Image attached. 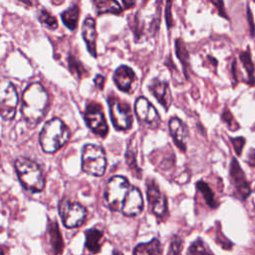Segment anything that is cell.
<instances>
[{"instance_id": "6da1fadb", "label": "cell", "mask_w": 255, "mask_h": 255, "mask_svg": "<svg viewBox=\"0 0 255 255\" xmlns=\"http://www.w3.org/2000/svg\"><path fill=\"white\" fill-rule=\"evenodd\" d=\"M49 97L40 83H32L27 86L22 95L21 113L29 126L39 124L47 111Z\"/></svg>"}, {"instance_id": "7a4b0ae2", "label": "cell", "mask_w": 255, "mask_h": 255, "mask_svg": "<svg viewBox=\"0 0 255 255\" xmlns=\"http://www.w3.org/2000/svg\"><path fill=\"white\" fill-rule=\"evenodd\" d=\"M70 137V131L67 126L58 118L48 121L39 135V141L45 152L53 153L61 148Z\"/></svg>"}, {"instance_id": "3957f363", "label": "cell", "mask_w": 255, "mask_h": 255, "mask_svg": "<svg viewBox=\"0 0 255 255\" xmlns=\"http://www.w3.org/2000/svg\"><path fill=\"white\" fill-rule=\"evenodd\" d=\"M14 167L22 186L31 192H40L44 189L45 179L39 165L24 156L15 159Z\"/></svg>"}, {"instance_id": "277c9868", "label": "cell", "mask_w": 255, "mask_h": 255, "mask_svg": "<svg viewBox=\"0 0 255 255\" xmlns=\"http://www.w3.org/2000/svg\"><path fill=\"white\" fill-rule=\"evenodd\" d=\"M130 185L128 180L122 175H115L111 177L104 190V197L107 205L113 211L122 210L123 203L128 192Z\"/></svg>"}, {"instance_id": "5b68a950", "label": "cell", "mask_w": 255, "mask_h": 255, "mask_svg": "<svg viewBox=\"0 0 255 255\" xmlns=\"http://www.w3.org/2000/svg\"><path fill=\"white\" fill-rule=\"evenodd\" d=\"M107 167V158L103 148L97 144H85L82 149V169L91 175L102 176Z\"/></svg>"}, {"instance_id": "8992f818", "label": "cell", "mask_w": 255, "mask_h": 255, "mask_svg": "<svg viewBox=\"0 0 255 255\" xmlns=\"http://www.w3.org/2000/svg\"><path fill=\"white\" fill-rule=\"evenodd\" d=\"M112 123L118 130H128L132 125V114L129 105L115 96L108 98Z\"/></svg>"}, {"instance_id": "52a82bcc", "label": "cell", "mask_w": 255, "mask_h": 255, "mask_svg": "<svg viewBox=\"0 0 255 255\" xmlns=\"http://www.w3.org/2000/svg\"><path fill=\"white\" fill-rule=\"evenodd\" d=\"M58 208L63 224L67 228L79 227L86 220L87 209L78 202H72L65 198L60 201Z\"/></svg>"}, {"instance_id": "ba28073f", "label": "cell", "mask_w": 255, "mask_h": 255, "mask_svg": "<svg viewBox=\"0 0 255 255\" xmlns=\"http://www.w3.org/2000/svg\"><path fill=\"white\" fill-rule=\"evenodd\" d=\"M84 119L87 126L94 133L101 137H105L107 135L109 127L100 104L90 102L86 107Z\"/></svg>"}, {"instance_id": "9c48e42d", "label": "cell", "mask_w": 255, "mask_h": 255, "mask_svg": "<svg viewBox=\"0 0 255 255\" xmlns=\"http://www.w3.org/2000/svg\"><path fill=\"white\" fill-rule=\"evenodd\" d=\"M18 104V95L13 84L6 83L2 85L0 96V114L3 120H12L16 113Z\"/></svg>"}, {"instance_id": "30bf717a", "label": "cell", "mask_w": 255, "mask_h": 255, "mask_svg": "<svg viewBox=\"0 0 255 255\" xmlns=\"http://www.w3.org/2000/svg\"><path fill=\"white\" fill-rule=\"evenodd\" d=\"M134 112L140 124L150 128H156L159 126L160 119L155 108L143 97L137 98L134 103Z\"/></svg>"}, {"instance_id": "8fae6325", "label": "cell", "mask_w": 255, "mask_h": 255, "mask_svg": "<svg viewBox=\"0 0 255 255\" xmlns=\"http://www.w3.org/2000/svg\"><path fill=\"white\" fill-rule=\"evenodd\" d=\"M146 195L153 214L158 218L165 217L167 213V201L153 178L146 180Z\"/></svg>"}, {"instance_id": "7c38bea8", "label": "cell", "mask_w": 255, "mask_h": 255, "mask_svg": "<svg viewBox=\"0 0 255 255\" xmlns=\"http://www.w3.org/2000/svg\"><path fill=\"white\" fill-rule=\"evenodd\" d=\"M230 177H231V181L234 185V188L236 190L237 196L242 200H245L246 198H248L249 195L251 194V186L246 179L244 171L240 167V165L235 157H233L231 159Z\"/></svg>"}, {"instance_id": "4fadbf2b", "label": "cell", "mask_w": 255, "mask_h": 255, "mask_svg": "<svg viewBox=\"0 0 255 255\" xmlns=\"http://www.w3.org/2000/svg\"><path fill=\"white\" fill-rule=\"evenodd\" d=\"M142 207L143 200L140 190L137 187L130 185L121 211L126 216H135L142 211Z\"/></svg>"}, {"instance_id": "5bb4252c", "label": "cell", "mask_w": 255, "mask_h": 255, "mask_svg": "<svg viewBox=\"0 0 255 255\" xmlns=\"http://www.w3.org/2000/svg\"><path fill=\"white\" fill-rule=\"evenodd\" d=\"M168 126H169L170 134L173 138L174 143L177 145V147L180 150L185 151L187 137H188V129L186 125L180 119L173 117L169 120Z\"/></svg>"}, {"instance_id": "9a60e30c", "label": "cell", "mask_w": 255, "mask_h": 255, "mask_svg": "<svg viewBox=\"0 0 255 255\" xmlns=\"http://www.w3.org/2000/svg\"><path fill=\"white\" fill-rule=\"evenodd\" d=\"M136 77L131 68L128 66H120L114 73V82L116 86L125 93H129Z\"/></svg>"}, {"instance_id": "2e32d148", "label": "cell", "mask_w": 255, "mask_h": 255, "mask_svg": "<svg viewBox=\"0 0 255 255\" xmlns=\"http://www.w3.org/2000/svg\"><path fill=\"white\" fill-rule=\"evenodd\" d=\"M149 91L157 102L164 108V110H168L171 104V93L168 84L166 82L154 79L149 86Z\"/></svg>"}, {"instance_id": "e0dca14e", "label": "cell", "mask_w": 255, "mask_h": 255, "mask_svg": "<svg viewBox=\"0 0 255 255\" xmlns=\"http://www.w3.org/2000/svg\"><path fill=\"white\" fill-rule=\"evenodd\" d=\"M82 36L87 45L89 53L93 57H97L96 41H97V31H96V22L93 18L88 17L85 19L82 26Z\"/></svg>"}, {"instance_id": "ac0fdd59", "label": "cell", "mask_w": 255, "mask_h": 255, "mask_svg": "<svg viewBox=\"0 0 255 255\" xmlns=\"http://www.w3.org/2000/svg\"><path fill=\"white\" fill-rule=\"evenodd\" d=\"M162 245L157 238L146 243H139L133 248L132 255H162Z\"/></svg>"}, {"instance_id": "d6986e66", "label": "cell", "mask_w": 255, "mask_h": 255, "mask_svg": "<svg viewBox=\"0 0 255 255\" xmlns=\"http://www.w3.org/2000/svg\"><path fill=\"white\" fill-rule=\"evenodd\" d=\"M86 234V241L85 246L86 248L93 254L100 252L102 247V239H103V232L97 228L89 229L85 232Z\"/></svg>"}, {"instance_id": "ffe728a7", "label": "cell", "mask_w": 255, "mask_h": 255, "mask_svg": "<svg viewBox=\"0 0 255 255\" xmlns=\"http://www.w3.org/2000/svg\"><path fill=\"white\" fill-rule=\"evenodd\" d=\"M79 16H80V9L78 5H73L66 11L62 13V21L65 24V26L70 30H75L78 26L79 22Z\"/></svg>"}, {"instance_id": "44dd1931", "label": "cell", "mask_w": 255, "mask_h": 255, "mask_svg": "<svg viewBox=\"0 0 255 255\" xmlns=\"http://www.w3.org/2000/svg\"><path fill=\"white\" fill-rule=\"evenodd\" d=\"M240 61L246 71L247 74V80L246 83L250 86H254L255 85V76H254V72H255V67L253 64V61L251 59V55L249 53L248 50L243 51L240 53Z\"/></svg>"}, {"instance_id": "7402d4cb", "label": "cell", "mask_w": 255, "mask_h": 255, "mask_svg": "<svg viewBox=\"0 0 255 255\" xmlns=\"http://www.w3.org/2000/svg\"><path fill=\"white\" fill-rule=\"evenodd\" d=\"M96 7L98 14L112 13L118 15L123 11L121 5L116 0H98Z\"/></svg>"}, {"instance_id": "603a6c76", "label": "cell", "mask_w": 255, "mask_h": 255, "mask_svg": "<svg viewBox=\"0 0 255 255\" xmlns=\"http://www.w3.org/2000/svg\"><path fill=\"white\" fill-rule=\"evenodd\" d=\"M48 230H49V235L51 239V244L55 253L61 254L64 245H63V240H62L57 222H50Z\"/></svg>"}, {"instance_id": "cb8c5ba5", "label": "cell", "mask_w": 255, "mask_h": 255, "mask_svg": "<svg viewBox=\"0 0 255 255\" xmlns=\"http://www.w3.org/2000/svg\"><path fill=\"white\" fill-rule=\"evenodd\" d=\"M197 190L202 194L206 204L211 208H216L218 206V202L215 198V195L212 191V189L209 187V185L204 181H198L196 182Z\"/></svg>"}, {"instance_id": "d4e9b609", "label": "cell", "mask_w": 255, "mask_h": 255, "mask_svg": "<svg viewBox=\"0 0 255 255\" xmlns=\"http://www.w3.org/2000/svg\"><path fill=\"white\" fill-rule=\"evenodd\" d=\"M175 52H176L178 60L182 64L183 72H184L185 76L187 77V67H188V63H189V57H188L187 49L181 39H177L175 41Z\"/></svg>"}, {"instance_id": "484cf974", "label": "cell", "mask_w": 255, "mask_h": 255, "mask_svg": "<svg viewBox=\"0 0 255 255\" xmlns=\"http://www.w3.org/2000/svg\"><path fill=\"white\" fill-rule=\"evenodd\" d=\"M187 255H214L208 247L204 244V242L198 238L196 239L187 250Z\"/></svg>"}, {"instance_id": "4316f807", "label": "cell", "mask_w": 255, "mask_h": 255, "mask_svg": "<svg viewBox=\"0 0 255 255\" xmlns=\"http://www.w3.org/2000/svg\"><path fill=\"white\" fill-rule=\"evenodd\" d=\"M69 69L73 75H75L78 79H82L85 75H87V71L83 67V65L74 57H69Z\"/></svg>"}, {"instance_id": "83f0119b", "label": "cell", "mask_w": 255, "mask_h": 255, "mask_svg": "<svg viewBox=\"0 0 255 255\" xmlns=\"http://www.w3.org/2000/svg\"><path fill=\"white\" fill-rule=\"evenodd\" d=\"M39 20L50 30H55L58 27L57 19L51 13H49L48 11H46L44 9H42L40 12Z\"/></svg>"}, {"instance_id": "f1b7e54d", "label": "cell", "mask_w": 255, "mask_h": 255, "mask_svg": "<svg viewBox=\"0 0 255 255\" xmlns=\"http://www.w3.org/2000/svg\"><path fill=\"white\" fill-rule=\"evenodd\" d=\"M126 159H127V164L128 165L129 169L131 170L132 174L138 178L141 177V170L136 164V159L134 156V153L130 150H128L126 152Z\"/></svg>"}, {"instance_id": "f546056e", "label": "cell", "mask_w": 255, "mask_h": 255, "mask_svg": "<svg viewBox=\"0 0 255 255\" xmlns=\"http://www.w3.org/2000/svg\"><path fill=\"white\" fill-rule=\"evenodd\" d=\"M221 119L227 125L229 129L236 130V129L239 128V125L237 124V122L235 121V119L233 118L232 114L230 113V111L228 109H224V111L221 115Z\"/></svg>"}, {"instance_id": "4dcf8cb0", "label": "cell", "mask_w": 255, "mask_h": 255, "mask_svg": "<svg viewBox=\"0 0 255 255\" xmlns=\"http://www.w3.org/2000/svg\"><path fill=\"white\" fill-rule=\"evenodd\" d=\"M182 249V240L177 235H174L169 245V251L167 255H179Z\"/></svg>"}, {"instance_id": "1f68e13d", "label": "cell", "mask_w": 255, "mask_h": 255, "mask_svg": "<svg viewBox=\"0 0 255 255\" xmlns=\"http://www.w3.org/2000/svg\"><path fill=\"white\" fill-rule=\"evenodd\" d=\"M230 140H231V143L234 147V150H235L236 154L241 155L243 146L245 144V138L242 137V136H237V137H231Z\"/></svg>"}, {"instance_id": "d6a6232c", "label": "cell", "mask_w": 255, "mask_h": 255, "mask_svg": "<svg viewBox=\"0 0 255 255\" xmlns=\"http://www.w3.org/2000/svg\"><path fill=\"white\" fill-rule=\"evenodd\" d=\"M247 22H248V26H249L250 36L252 38H254L255 37V24H254L253 14H252V11L249 6H247Z\"/></svg>"}, {"instance_id": "836d02e7", "label": "cell", "mask_w": 255, "mask_h": 255, "mask_svg": "<svg viewBox=\"0 0 255 255\" xmlns=\"http://www.w3.org/2000/svg\"><path fill=\"white\" fill-rule=\"evenodd\" d=\"M211 3L215 6V8L217 9L219 15L225 19H228V15L225 11V8H224V2L223 0H210Z\"/></svg>"}, {"instance_id": "e575fe53", "label": "cell", "mask_w": 255, "mask_h": 255, "mask_svg": "<svg viewBox=\"0 0 255 255\" xmlns=\"http://www.w3.org/2000/svg\"><path fill=\"white\" fill-rule=\"evenodd\" d=\"M171 5L172 0H166V7H165V19H166V25L168 28L172 26V17H171Z\"/></svg>"}, {"instance_id": "d590c367", "label": "cell", "mask_w": 255, "mask_h": 255, "mask_svg": "<svg viewBox=\"0 0 255 255\" xmlns=\"http://www.w3.org/2000/svg\"><path fill=\"white\" fill-rule=\"evenodd\" d=\"M247 162L249 165L255 167V149L251 148L248 151V155H247Z\"/></svg>"}, {"instance_id": "8d00e7d4", "label": "cell", "mask_w": 255, "mask_h": 255, "mask_svg": "<svg viewBox=\"0 0 255 255\" xmlns=\"http://www.w3.org/2000/svg\"><path fill=\"white\" fill-rule=\"evenodd\" d=\"M94 82H95V85H96V87H97L99 90H102V89L104 88L105 78H104L102 75H98V76H96V78H95Z\"/></svg>"}, {"instance_id": "74e56055", "label": "cell", "mask_w": 255, "mask_h": 255, "mask_svg": "<svg viewBox=\"0 0 255 255\" xmlns=\"http://www.w3.org/2000/svg\"><path fill=\"white\" fill-rule=\"evenodd\" d=\"M236 67H237V65H236V60H234V61H233V63H232V67H231V72H232V76H233V81H234L235 85H236V84H237V82H238V79H237V72H236Z\"/></svg>"}, {"instance_id": "f35d334b", "label": "cell", "mask_w": 255, "mask_h": 255, "mask_svg": "<svg viewBox=\"0 0 255 255\" xmlns=\"http://www.w3.org/2000/svg\"><path fill=\"white\" fill-rule=\"evenodd\" d=\"M126 9L131 8L135 4V0H122Z\"/></svg>"}, {"instance_id": "ab89813d", "label": "cell", "mask_w": 255, "mask_h": 255, "mask_svg": "<svg viewBox=\"0 0 255 255\" xmlns=\"http://www.w3.org/2000/svg\"><path fill=\"white\" fill-rule=\"evenodd\" d=\"M112 255H124L121 251H118V250H115L114 252H113V254Z\"/></svg>"}]
</instances>
